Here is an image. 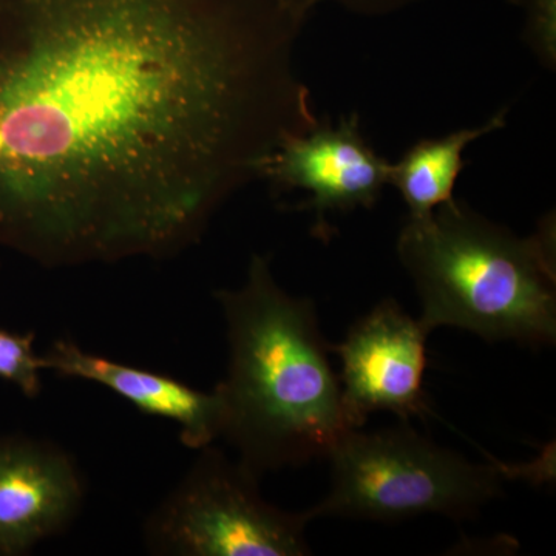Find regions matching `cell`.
<instances>
[{
    "instance_id": "6da1fadb",
    "label": "cell",
    "mask_w": 556,
    "mask_h": 556,
    "mask_svg": "<svg viewBox=\"0 0 556 556\" xmlns=\"http://www.w3.org/2000/svg\"><path fill=\"white\" fill-rule=\"evenodd\" d=\"M291 0H0V247L166 258L316 126Z\"/></svg>"
},
{
    "instance_id": "7a4b0ae2",
    "label": "cell",
    "mask_w": 556,
    "mask_h": 556,
    "mask_svg": "<svg viewBox=\"0 0 556 556\" xmlns=\"http://www.w3.org/2000/svg\"><path fill=\"white\" fill-rule=\"evenodd\" d=\"M215 298L229 345L228 375L215 388L223 402L219 438L258 477L327 459L354 428L314 303L288 294L269 257L258 254L243 287Z\"/></svg>"
},
{
    "instance_id": "3957f363",
    "label": "cell",
    "mask_w": 556,
    "mask_h": 556,
    "mask_svg": "<svg viewBox=\"0 0 556 556\" xmlns=\"http://www.w3.org/2000/svg\"><path fill=\"white\" fill-rule=\"evenodd\" d=\"M555 244L554 215L519 237L453 199L428 217L407 218L397 255L428 332L452 327L536 348L556 339Z\"/></svg>"
},
{
    "instance_id": "277c9868",
    "label": "cell",
    "mask_w": 556,
    "mask_h": 556,
    "mask_svg": "<svg viewBox=\"0 0 556 556\" xmlns=\"http://www.w3.org/2000/svg\"><path fill=\"white\" fill-rule=\"evenodd\" d=\"M328 495L309 508L311 518L399 522L441 515L475 517L503 492L517 468L475 464L417 433L408 420L365 433L348 431L327 457Z\"/></svg>"
},
{
    "instance_id": "5b68a950",
    "label": "cell",
    "mask_w": 556,
    "mask_h": 556,
    "mask_svg": "<svg viewBox=\"0 0 556 556\" xmlns=\"http://www.w3.org/2000/svg\"><path fill=\"white\" fill-rule=\"evenodd\" d=\"M144 525L150 554L172 556L311 555L308 510H281L262 496L258 475L212 445Z\"/></svg>"
},
{
    "instance_id": "8992f818",
    "label": "cell",
    "mask_w": 556,
    "mask_h": 556,
    "mask_svg": "<svg viewBox=\"0 0 556 556\" xmlns=\"http://www.w3.org/2000/svg\"><path fill=\"white\" fill-rule=\"evenodd\" d=\"M419 318L393 299L382 300L357 320L345 340L332 346L342 369L339 382L350 426L357 430L376 412L401 420L430 415L424 387L427 338Z\"/></svg>"
},
{
    "instance_id": "52a82bcc",
    "label": "cell",
    "mask_w": 556,
    "mask_h": 556,
    "mask_svg": "<svg viewBox=\"0 0 556 556\" xmlns=\"http://www.w3.org/2000/svg\"><path fill=\"white\" fill-rule=\"evenodd\" d=\"M390 174L391 163L368 144L357 113H351L338 123L317 121L305 134L288 139L262 178L277 195L305 190L309 197L298 208L314 212V233L329 239L328 215L376 206Z\"/></svg>"
},
{
    "instance_id": "ba28073f",
    "label": "cell",
    "mask_w": 556,
    "mask_h": 556,
    "mask_svg": "<svg viewBox=\"0 0 556 556\" xmlns=\"http://www.w3.org/2000/svg\"><path fill=\"white\" fill-rule=\"evenodd\" d=\"M86 495L73 457L53 442L0 438V556L25 555L60 535Z\"/></svg>"
},
{
    "instance_id": "9c48e42d",
    "label": "cell",
    "mask_w": 556,
    "mask_h": 556,
    "mask_svg": "<svg viewBox=\"0 0 556 556\" xmlns=\"http://www.w3.org/2000/svg\"><path fill=\"white\" fill-rule=\"evenodd\" d=\"M42 364L64 378L100 383L144 415L172 420L186 447L201 450L222 437L223 402L217 390H197L170 376L89 353L70 340L54 342Z\"/></svg>"
},
{
    "instance_id": "30bf717a",
    "label": "cell",
    "mask_w": 556,
    "mask_h": 556,
    "mask_svg": "<svg viewBox=\"0 0 556 556\" xmlns=\"http://www.w3.org/2000/svg\"><path fill=\"white\" fill-rule=\"evenodd\" d=\"M506 119L507 109H504L475 129L420 139L397 163H391L390 185L407 204L409 218L428 217L434 208L455 199L453 190L466 167L464 150L477 139L503 129Z\"/></svg>"
},
{
    "instance_id": "8fae6325",
    "label": "cell",
    "mask_w": 556,
    "mask_h": 556,
    "mask_svg": "<svg viewBox=\"0 0 556 556\" xmlns=\"http://www.w3.org/2000/svg\"><path fill=\"white\" fill-rule=\"evenodd\" d=\"M33 345L35 336L0 329V379L9 380L27 397H36L42 390V356Z\"/></svg>"
},
{
    "instance_id": "7c38bea8",
    "label": "cell",
    "mask_w": 556,
    "mask_h": 556,
    "mask_svg": "<svg viewBox=\"0 0 556 556\" xmlns=\"http://www.w3.org/2000/svg\"><path fill=\"white\" fill-rule=\"evenodd\" d=\"M526 11V42L541 64H556V0H518Z\"/></svg>"
},
{
    "instance_id": "4fadbf2b",
    "label": "cell",
    "mask_w": 556,
    "mask_h": 556,
    "mask_svg": "<svg viewBox=\"0 0 556 556\" xmlns=\"http://www.w3.org/2000/svg\"><path fill=\"white\" fill-rule=\"evenodd\" d=\"M292 2L295 3V7H298L305 16H308L309 11L313 10L317 3L324 2V0H292ZM338 2L353 10L365 11V13H383V11L397 9V7L413 2V0H338Z\"/></svg>"
}]
</instances>
